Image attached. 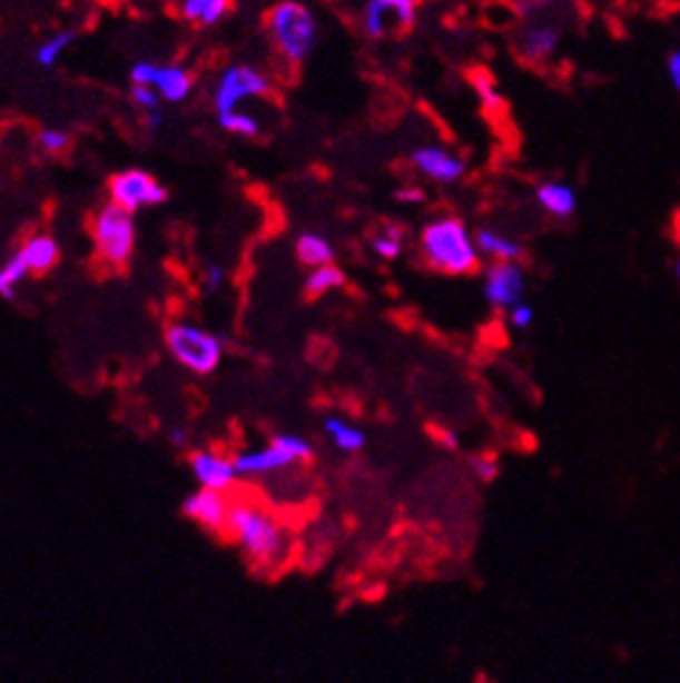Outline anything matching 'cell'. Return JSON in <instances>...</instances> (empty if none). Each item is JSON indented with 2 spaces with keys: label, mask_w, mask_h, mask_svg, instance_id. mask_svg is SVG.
I'll use <instances>...</instances> for the list:
<instances>
[{
  "label": "cell",
  "mask_w": 680,
  "mask_h": 683,
  "mask_svg": "<svg viewBox=\"0 0 680 683\" xmlns=\"http://www.w3.org/2000/svg\"><path fill=\"white\" fill-rule=\"evenodd\" d=\"M420 250L431 270L442 276H472L481 267V250L464 220L453 215L434 217L420 234Z\"/></svg>",
  "instance_id": "obj_1"
},
{
  "label": "cell",
  "mask_w": 680,
  "mask_h": 683,
  "mask_svg": "<svg viewBox=\"0 0 680 683\" xmlns=\"http://www.w3.org/2000/svg\"><path fill=\"white\" fill-rule=\"evenodd\" d=\"M267 33L280 59L300 67L317 48V17L297 0H280L267 11Z\"/></svg>",
  "instance_id": "obj_2"
},
{
  "label": "cell",
  "mask_w": 680,
  "mask_h": 683,
  "mask_svg": "<svg viewBox=\"0 0 680 683\" xmlns=\"http://www.w3.org/2000/svg\"><path fill=\"white\" fill-rule=\"evenodd\" d=\"M228 534L253 564H273L284 553L286 536L278 519L250 503H236L228 517Z\"/></svg>",
  "instance_id": "obj_3"
},
{
  "label": "cell",
  "mask_w": 680,
  "mask_h": 683,
  "mask_svg": "<svg viewBox=\"0 0 680 683\" xmlns=\"http://www.w3.org/2000/svg\"><path fill=\"white\" fill-rule=\"evenodd\" d=\"M92 242L95 254L104 265L126 267L131 261L134 248H137V220L134 211L122 209L120 204H106L95 211L92 217Z\"/></svg>",
  "instance_id": "obj_4"
},
{
  "label": "cell",
  "mask_w": 680,
  "mask_h": 683,
  "mask_svg": "<svg viewBox=\"0 0 680 683\" xmlns=\"http://www.w3.org/2000/svg\"><path fill=\"white\" fill-rule=\"evenodd\" d=\"M165 345L184 369L195 375H211L223 362L226 345L217 334L195 323H170L165 328Z\"/></svg>",
  "instance_id": "obj_5"
},
{
  "label": "cell",
  "mask_w": 680,
  "mask_h": 683,
  "mask_svg": "<svg viewBox=\"0 0 680 683\" xmlns=\"http://www.w3.org/2000/svg\"><path fill=\"white\" fill-rule=\"evenodd\" d=\"M312 453L314 447L306 436L278 434L267 447L236 453L234 462L236 469H239V478H256V475L280 473V469L292 467V464L306 462V458H312Z\"/></svg>",
  "instance_id": "obj_6"
},
{
  "label": "cell",
  "mask_w": 680,
  "mask_h": 683,
  "mask_svg": "<svg viewBox=\"0 0 680 683\" xmlns=\"http://www.w3.org/2000/svg\"><path fill=\"white\" fill-rule=\"evenodd\" d=\"M167 198H170V192L165 184L139 167H128V170L115 172L109 178V200L134 211V215L142 209H154V206H165Z\"/></svg>",
  "instance_id": "obj_7"
},
{
  "label": "cell",
  "mask_w": 680,
  "mask_h": 683,
  "mask_svg": "<svg viewBox=\"0 0 680 683\" xmlns=\"http://www.w3.org/2000/svg\"><path fill=\"white\" fill-rule=\"evenodd\" d=\"M269 92H273V81H269L258 67L230 65L228 70H223V76L217 78L211 103H215L217 115H228V111L239 109L242 100L267 98Z\"/></svg>",
  "instance_id": "obj_8"
},
{
  "label": "cell",
  "mask_w": 680,
  "mask_h": 683,
  "mask_svg": "<svg viewBox=\"0 0 680 683\" xmlns=\"http://www.w3.org/2000/svg\"><path fill=\"white\" fill-rule=\"evenodd\" d=\"M420 0H369L364 9V33L369 39H384L403 33L417 22Z\"/></svg>",
  "instance_id": "obj_9"
},
{
  "label": "cell",
  "mask_w": 680,
  "mask_h": 683,
  "mask_svg": "<svg viewBox=\"0 0 680 683\" xmlns=\"http://www.w3.org/2000/svg\"><path fill=\"white\" fill-rule=\"evenodd\" d=\"M483 298L494 309H514L525 300V270L520 261H494L483 273Z\"/></svg>",
  "instance_id": "obj_10"
},
{
  "label": "cell",
  "mask_w": 680,
  "mask_h": 683,
  "mask_svg": "<svg viewBox=\"0 0 680 683\" xmlns=\"http://www.w3.org/2000/svg\"><path fill=\"white\" fill-rule=\"evenodd\" d=\"M414 170L423 178H431L436 184H459L466 176V161L453 150L442 148V145H420L408 154Z\"/></svg>",
  "instance_id": "obj_11"
},
{
  "label": "cell",
  "mask_w": 680,
  "mask_h": 683,
  "mask_svg": "<svg viewBox=\"0 0 680 683\" xmlns=\"http://www.w3.org/2000/svg\"><path fill=\"white\" fill-rule=\"evenodd\" d=\"M230 503L226 497V492L217 489H206V486H198L193 495H187L184 501L181 512L184 517H189L193 523H198L200 528L206 531H226L228 528V517H230Z\"/></svg>",
  "instance_id": "obj_12"
},
{
  "label": "cell",
  "mask_w": 680,
  "mask_h": 683,
  "mask_svg": "<svg viewBox=\"0 0 680 683\" xmlns=\"http://www.w3.org/2000/svg\"><path fill=\"white\" fill-rule=\"evenodd\" d=\"M189 469H193L198 486L217 492L230 489L234 481L239 478V469H236L234 458L220 456V453L215 451H195L193 456H189Z\"/></svg>",
  "instance_id": "obj_13"
},
{
  "label": "cell",
  "mask_w": 680,
  "mask_h": 683,
  "mask_svg": "<svg viewBox=\"0 0 680 683\" xmlns=\"http://www.w3.org/2000/svg\"><path fill=\"white\" fill-rule=\"evenodd\" d=\"M561 33L559 28L550 26V22H539V26H528L522 31V37L516 39V50H520L522 59L528 61H544L559 50Z\"/></svg>",
  "instance_id": "obj_14"
},
{
  "label": "cell",
  "mask_w": 680,
  "mask_h": 683,
  "mask_svg": "<svg viewBox=\"0 0 680 683\" xmlns=\"http://www.w3.org/2000/svg\"><path fill=\"white\" fill-rule=\"evenodd\" d=\"M533 195L536 204L555 220H570L578 211V192L564 181H542Z\"/></svg>",
  "instance_id": "obj_15"
},
{
  "label": "cell",
  "mask_w": 680,
  "mask_h": 683,
  "mask_svg": "<svg viewBox=\"0 0 680 683\" xmlns=\"http://www.w3.org/2000/svg\"><path fill=\"white\" fill-rule=\"evenodd\" d=\"M17 254L26 259L31 276H42V273L53 270L59 265V242L50 234H33L20 245Z\"/></svg>",
  "instance_id": "obj_16"
},
{
  "label": "cell",
  "mask_w": 680,
  "mask_h": 683,
  "mask_svg": "<svg viewBox=\"0 0 680 683\" xmlns=\"http://www.w3.org/2000/svg\"><path fill=\"white\" fill-rule=\"evenodd\" d=\"M154 89L165 98V103H184L193 92V76L178 65H159L154 78Z\"/></svg>",
  "instance_id": "obj_17"
},
{
  "label": "cell",
  "mask_w": 680,
  "mask_h": 683,
  "mask_svg": "<svg viewBox=\"0 0 680 683\" xmlns=\"http://www.w3.org/2000/svg\"><path fill=\"white\" fill-rule=\"evenodd\" d=\"M475 245L481 256H489L494 261H520L522 254H525V248L516 239L505 237V234L494 231V228H477Z\"/></svg>",
  "instance_id": "obj_18"
},
{
  "label": "cell",
  "mask_w": 680,
  "mask_h": 683,
  "mask_svg": "<svg viewBox=\"0 0 680 683\" xmlns=\"http://www.w3.org/2000/svg\"><path fill=\"white\" fill-rule=\"evenodd\" d=\"M295 254L300 259V265L306 267H323V265H334V245L323 237V234L306 231L297 237L295 242Z\"/></svg>",
  "instance_id": "obj_19"
},
{
  "label": "cell",
  "mask_w": 680,
  "mask_h": 683,
  "mask_svg": "<svg viewBox=\"0 0 680 683\" xmlns=\"http://www.w3.org/2000/svg\"><path fill=\"white\" fill-rule=\"evenodd\" d=\"M325 434H328V439L334 442L336 451L342 453H358L364 445H367V436H364L362 428H356V425L345 423L342 417H325L323 423Z\"/></svg>",
  "instance_id": "obj_20"
},
{
  "label": "cell",
  "mask_w": 680,
  "mask_h": 683,
  "mask_svg": "<svg viewBox=\"0 0 680 683\" xmlns=\"http://www.w3.org/2000/svg\"><path fill=\"white\" fill-rule=\"evenodd\" d=\"M345 273L339 270L336 265H323V267H314L312 273L306 276V284H303V289H306L308 298H323V295L334 293V289L345 287Z\"/></svg>",
  "instance_id": "obj_21"
},
{
  "label": "cell",
  "mask_w": 680,
  "mask_h": 683,
  "mask_svg": "<svg viewBox=\"0 0 680 683\" xmlns=\"http://www.w3.org/2000/svg\"><path fill=\"white\" fill-rule=\"evenodd\" d=\"M72 42H76V31H56L53 37H48L39 44L37 53H33V61H37L39 67H56Z\"/></svg>",
  "instance_id": "obj_22"
},
{
  "label": "cell",
  "mask_w": 680,
  "mask_h": 683,
  "mask_svg": "<svg viewBox=\"0 0 680 683\" xmlns=\"http://www.w3.org/2000/svg\"><path fill=\"white\" fill-rule=\"evenodd\" d=\"M28 276H31V270H28L26 259H22L20 254L11 256V259L0 267V298L14 300L17 287H20Z\"/></svg>",
  "instance_id": "obj_23"
},
{
  "label": "cell",
  "mask_w": 680,
  "mask_h": 683,
  "mask_svg": "<svg viewBox=\"0 0 680 683\" xmlns=\"http://www.w3.org/2000/svg\"><path fill=\"white\" fill-rule=\"evenodd\" d=\"M369 245H373V250H375V256H378V259L395 261V259H401L403 245H406V234H403L401 226H386L384 231L375 234L373 242H369Z\"/></svg>",
  "instance_id": "obj_24"
},
{
  "label": "cell",
  "mask_w": 680,
  "mask_h": 683,
  "mask_svg": "<svg viewBox=\"0 0 680 683\" xmlns=\"http://www.w3.org/2000/svg\"><path fill=\"white\" fill-rule=\"evenodd\" d=\"M217 122H220L223 131L236 133V137L242 139H256L258 133H262V126H258V120L253 115H247V111H228V115H217Z\"/></svg>",
  "instance_id": "obj_25"
},
{
  "label": "cell",
  "mask_w": 680,
  "mask_h": 683,
  "mask_svg": "<svg viewBox=\"0 0 680 683\" xmlns=\"http://www.w3.org/2000/svg\"><path fill=\"white\" fill-rule=\"evenodd\" d=\"M37 142L48 156H65L72 148V133L61 131V128H42Z\"/></svg>",
  "instance_id": "obj_26"
},
{
  "label": "cell",
  "mask_w": 680,
  "mask_h": 683,
  "mask_svg": "<svg viewBox=\"0 0 680 683\" xmlns=\"http://www.w3.org/2000/svg\"><path fill=\"white\" fill-rule=\"evenodd\" d=\"M472 83H475V92H477V98H481L483 109H486V111L500 109V103H503V100H500L497 83H494V78L489 76V72H481V70L472 72Z\"/></svg>",
  "instance_id": "obj_27"
},
{
  "label": "cell",
  "mask_w": 680,
  "mask_h": 683,
  "mask_svg": "<svg viewBox=\"0 0 680 683\" xmlns=\"http://www.w3.org/2000/svg\"><path fill=\"white\" fill-rule=\"evenodd\" d=\"M161 100L165 98H161L154 87H139V83H131V103L142 111V117L161 111Z\"/></svg>",
  "instance_id": "obj_28"
},
{
  "label": "cell",
  "mask_w": 680,
  "mask_h": 683,
  "mask_svg": "<svg viewBox=\"0 0 680 683\" xmlns=\"http://www.w3.org/2000/svg\"><path fill=\"white\" fill-rule=\"evenodd\" d=\"M230 0H204L198 17H195V26H217L220 20H226L230 11Z\"/></svg>",
  "instance_id": "obj_29"
},
{
  "label": "cell",
  "mask_w": 680,
  "mask_h": 683,
  "mask_svg": "<svg viewBox=\"0 0 680 683\" xmlns=\"http://www.w3.org/2000/svg\"><path fill=\"white\" fill-rule=\"evenodd\" d=\"M472 473H475L483 484H492L500 475V462L494 456H477L472 458Z\"/></svg>",
  "instance_id": "obj_30"
},
{
  "label": "cell",
  "mask_w": 680,
  "mask_h": 683,
  "mask_svg": "<svg viewBox=\"0 0 680 683\" xmlns=\"http://www.w3.org/2000/svg\"><path fill=\"white\" fill-rule=\"evenodd\" d=\"M533 317H536V311H533L531 304H516L514 309H509V323L516 328V331H528V328L533 326Z\"/></svg>",
  "instance_id": "obj_31"
},
{
  "label": "cell",
  "mask_w": 680,
  "mask_h": 683,
  "mask_svg": "<svg viewBox=\"0 0 680 683\" xmlns=\"http://www.w3.org/2000/svg\"><path fill=\"white\" fill-rule=\"evenodd\" d=\"M156 70H159V65H154V61H137V65L131 67V83H139V87H154Z\"/></svg>",
  "instance_id": "obj_32"
},
{
  "label": "cell",
  "mask_w": 680,
  "mask_h": 683,
  "mask_svg": "<svg viewBox=\"0 0 680 683\" xmlns=\"http://www.w3.org/2000/svg\"><path fill=\"white\" fill-rule=\"evenodd\" d=\"M204 284L209 293H220L223 284H226V270L220 265H209L204 273Z\"/></svg>",
  "instance_id": "obj_33"
},
{
  "label": "cell",
  "mask_w": 680,
  "mask_h": 683,
  "mask_svg": "<svg viewBox=\"0 0 680 683\" xmlns=\"http://www.w3.org/2000/svg\"><path fill=\"white\" fill-rule=\"evenodd\" d=\"M667 78H670V83L676 87V92L680 95V44L676 50H670V53H667Z\"/></svg>",
  "instance_id": "obj_34"
},
{
  "label": "cell",
  "mask_w": 680,
  "mask_h": 683,
  "mask_svg": "<svg viewBox=\"0 0 680 683\" xmlns=\"http://www.w3.org/2000/svg\"><path fill=\"white\" fill-rule=\"evenodd\" d=\"M395 198L401 200V204H425V192L420 187H406V189H397Z\"/></svg>",
  "instance_id": "obj_35"
},
{
  "label": "cell",
  "mask_w": 680,
  "mask_h": 683,
  "mask_svg": "<svg viewBox=\"0 0 680 683\" xmlns=\"http://www.w3.org/2000/svg\"><path fill=\"white\" fill-rule=\"evenodd\" d=\"M200 6H204V0H181V14H184V20L195 22V17H198Z\"/></svg>",
  "instance_id": "obj_36"
},
{
  "label": "cell",
  "mask_w": 680,
  "mask_h": 683,
  "mask_svg": "<svg viewBox=\"0 0 680 683\" xmlns=\"http://www.w3.org/2000/svg\"><path fill=\"white\" fill-rule=\"evenodd\" d=\"M145 126H148V131H159L161 126H165V115L161 111H156V115L145 117Z\"/></svg>",
  "instance_id": "obj_37"
},
{
  "label": "cell",
  "mask_w": 680,
  "mask_h": 683,
  "mask_svg": "<svg viewBox=\"0 0 680 683\" xmlns=\"http://www.w3.org/2000/svg\"><path fill=\"white\" fill-rule=\"evenodd\" d=\"M170 442L176 447H187V430H184V428H173L170 430Z\"/></svg>",
  "instance_id": "obj_38"
},
{
  "label": "cell",
  "mask_w": 680,
  "mask_h": 683,
  "mask_svg": "<svg viewBox=\"0 0 680 683\" xmlns=\"http://www.w3.org/2000/svg\"><path fill=\"white\" fill-rule=\"evenodd\" d=\"M442 442H445L447 447H455V445H459V439H455V434H442Z\"/></svg>",
  "instance_id": "obj_39"
},
{
  "label": "cell",
  "mask_w": 680,
  "mask_h": 683,
  "mask_svg": "<svg viewBox=\"0 0 680 683\" xmlns=\"http://www.w3.org/2000/svg\"><path fill=\"white\" fill-rule=\"evenodd\" d=\"M672 273H676V278L680 281V254H678V259H676V267H672Z\"/></svg>",
  "instance_id": "obj_40"
}]
</instances>
